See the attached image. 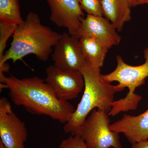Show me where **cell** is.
I'll return each mask as SVG.
<instances>
[{
	"mask_svg": "<svg viewBox=\"0 0 148 148\" xmlns=\"http://www.w3.org/2000/svg\"><path fill=\"white\" fill-rule=\"evenodd\" d=\"M8 88L14 105L30 113L45 115L62 123L69 121L75 109L68 102L60 101L44 80L37 76L18 79L5 77L1 89Z\"/></svg>",
	"mask_w": 148,
	"mask_h": 148,
	"instance_id": "cell-1",
	"label": "cell"
},
{
	"mask_svg": "<svg viewBox=\"0 0 148 148\" xmlns=\"http://www.w3.org/2000/svg\"><path fill=\"white\" fill-rule=\"evenodd\" d=\"M61 34L43 25L37 14L30 12L26 19L17 25L9 49L0 60V67L7 61L14 63L30 54L46 62L51 56L53 48Z\"/></svg>",
	"mask_w": 148,
	"mask_h": 148,
	"instance_id": "cell-2",
	"label": "cell"
},
{
	"mask_svg": "<svg viewBox=\"0 0 148 148\" xmlns=\"http://www.w3.org/2000/svg\"><path fill=\"white\" fill-rule=\"evenodd\" d=\"M80 71L84 81L83 94L71 117L64 127V132L72 135H75L77 129L94 109L108 114L115 94L122 91L117 85H112L103 79L101 68L93 67L86 62Z\"/></svg>",
	"mask_w": 148,
	"mask_h": 148,
	"instance_id": "cell-3",
	"label": "cell"
},
{
	"mask_svg": "<svg viewBox=\"0 0 148 148\" xmlns=\"http://www.w3.org/2000/svg\"><path fill=\"white\" fill-rule=\"evenodd\" d=\"M144 53L145 61L137 66L126 64L121 56H117V66L115 70L107 75H102L103 79L106 82H117V85L122 91L125 88L129 90L125 98L112 103L109 116H115L122 112L134 110L138 108L142 96L135 92L137 88L145 84L148 77V47L145 49Z\"/></svg>",
	"mask_w": 148,
	"mask_h": 148,
	"instance_id": "cell-4",
	"label": "cell"
},
{
	"mask_svg": "<svg viewBox=\"0 0 148 148\" xmlns=\"http://www.w3.org/2000/svg\"><path fill=\"white\" fill-rule=\"evenodd\" d=\"M108 114L95 109L77 130L88 148H122L119 133L110 128Z\"/></svg>",
	"mask_w": 148,
	"mask_h": 148,
	"instance_id": "cell-5",
	"label": "cell"
},
{
	"mask_svg": "<svg viewBox=\"0 0 148 148\" xmlns=\"http://www.w3.org/2000/svg\"><path fill=\"white\" fill-rule=\"evenodd\" d=\"M45 82L60 101L75 99L84 89V81L80 71H64L54 65L46 69Z\"/></svg>",
	"mask_w": 148,
	"mask_h": 148,
	"instance_id": "cell-6",
	"label": "cell"
},
{
	"mask_svg": "<svg viewBox=\"0 0 148 148\" xmlns=\"http://www.w3.org/2000/svg\"><path fill=\"white\" fill-rule=\"evenodd\" d=\"M28 137L25 123L13 112L7 98L0 99V141L7 148H25Z\"/></svg>",
	"mask_w": 148,
	"mask_h": 148,
	"instance_id": "cell-7",
	"label": "cell"
},
{
	"mask_svg": "<svg viewBox=\"0 0 148 148\" xmlns=\"http://www.w3.org/2000/svg\"><path fill=\"white\" fill-rule=\"evenodd\" d=\"M54 66L64 71H80L86 61L79 39L69 33L61 35L51 54Z\"/></svg>",
	"mask_w": 148,
	"mask_h": 148,
	"instance_id": "cell-8",
	"label": "cell"
},
{
	"mask_svg": "<svg viewBox=\"0 0 148 148\" xmlns=\"http://www.w3.org/2000/svg\"><path fill=\"white\" fill-rule=\"evenodd\" d=\"M81 1L46 0L50 9V21L58 27L66 28L69 34L77 37L84 18Z\"/></svg>",
	"mask_w": 148,
	"mask_h": 148,
	"instance_id": "cell-9",
	"label": "cell"
},
{
	"mask_svg": "<svg viewBox=\"0 0 148 148\" xmlns=\"http://www.w3.org/2000/svg\"><path fill=\"white\" fill-rule=\"evenodd\" d=\"M116 31L114 24L104 16L87 14L82 20L77 37L79 39L84 36L93 37L110 49L118 45L121 41V36Z\"/></svg>",
	"mask_w": 148,
	"mask_h": 148,
	"instance_id": "cell-10",
	"label": "cell"
},
{
	"mask_svg": "<svg viewBox=\"0 0 148 148\" xmlns=\"http://www.w3.org/2000/svg\"><path fill=\"white\" fill-rule=\"evenodd\" d=\"M112 131L122 133L132 145L148 140V109L137 116L125 114L110 125Z\"/></svg>",
	"mask_w": 148,
	"mask_h": 148,
	"instance_id": "cell-11",
	"label": "cell"
},
{
	"mask_svg": "<svg viewBox=\"0 0 148 148\" xmlns=\"http://www.w3.org/2000/svg\"><path fill=\"white\" fill-rule=\"evenodd\" d=\"M104 16L121 32L125 24L131 20V8L129 0H102Z\"/></svg>",
	"mask_w": 148,
	"mask_h": 148,
	"instance_id": "cell-12",
	"label": "cell"
},
{
	"mask_svg": "<svg viewBox=\"0 0 148 148\" xmlns=\"http://www.w3.org/2000/svg\"><path fill=\"white\" fill-rule=\"evenodd\" d=\"M79 41L86 61L93 67H102L109 49L92 37H81Z\"/></svg>",
	"mask_w": 148,
	"mask_h": 148,
	"instance_id": "cell-13",
	"label": "cell"
},
{
	"mask_svg": "<svg viewBox=\"0 0 148 148\" xmlns=\"http://www.w3.org/2000/svg\"><path fill=\"white\" fill-rule=\"evenodd\" d=\"M19 0H0V21L8 24H21Z\"/></svg>",
	"mask_w": 148,
	"mask_h": 148,
	"instance_id": "cell-14",
	"label": "cell"
},
{
	"mask_svg": "<svg viewBox=\"0 0 148 148\" xmlns=\"http://www.w3.org/2000/svg\"><path fill=\"white\" fill-rule=\"evenodd\" d=\"M17 24H8L0 21V60L4 55V51L10 37L13 36Z\"/></svg>",
	"mask_w": 148,
	"mask_h": 148,
	"instance_id": "cell-15",
	"label": "cell"
},
{
	"mask_svg": "<svg viewBox=\"0 0 148 148\" xmlns=\"http://www.w3.org/2000/svg\"><path fill=\"white\" fill-rule=\"evenodd\" d=\"M102 1V0H82L81 8L87 14L104 16Z\"/></svg>",
	"mask_w": 148,
	"mask_h": 148,
	"instance_id": "cell-16",
	"label": "cell"
},
{
	"mask_svg": "<svg viewBox=\"0 0 148 148\" xmlns=\"http://www.w3.org/2000/svg\"><path fill=\"white\" fill-rule=\"evenodd\" d=\"M59 148H88L84 141L79 135H71L61 141Z\"/></svg>",
	"mask_w": 148,
	"mask_h": 148,
	"instance_id": "cell-17",
	"label": "cell"
},
{
	"mask_svg": "<svg viewBox=\"0 0 148 148\" xmlns=\"http://www.w3.org/2000/svg\"><path fill=\"white\" fill-rule=\"evenodd\" d=\"M132 148H148V140L132 144Z\"/></svg>",
	"mask_w": 148,
	"mask_h": 148,
	"instance_id": "cell-18",
	"label": "cell"
},
{
	"mask_svg": "<svg viewBox=\"0 0 148 148\" xmlns=\"http://www.w3.org/2000/svg\"><path fill=\"white\" fill-rule=\"evenodd\" d=\"M144 4L148 5V0H138L137 6Z\"/></svg>",
	"mask_w": 148,
	"mask_h": 148,
	"instance_id": "cell-19",
	"label": "cell"
},
{
	"mask_svg": "<svg viewBox=\"0 0 148 148\" xmlns=\"http://www.w3.org/2000/svg\"><path fill=\"white\" fill-rule=\"evenodd\" d=\"M130 5V7H135L137 6V3L138 0H129Z\"/></svg>",
	"mask_w": 148,
	"mask_h": 148,
	"instance_id": "cell-20",
	"label": "cell"
},
{
	"mask_svg": "<svg viewBox=\"0 0 148 148\" xmlns=\"http://www.w3.org/2000/svg\"><path fill=\"white\" fill-rule=\"evenodd\" d=\"M0 148H7L1 141H0Z\"/></svg>",
	"mask_w": 148,
	"mask_h": 148,
	"instance_id": "cell-21",
	"label": "cell"
},
{
	"mask_svg": "<svg viewBox=\"0 0 148 148\" xmlns=\"http://www.w3.org/2000/svg\"></svg>",
	"mask_w": 148,
	"mask_h": 148,
	"instance_id": "cell-22",
	"label": "cell"
}]
</instances>
